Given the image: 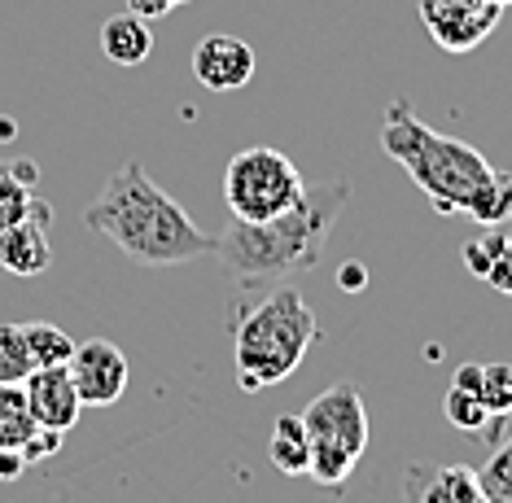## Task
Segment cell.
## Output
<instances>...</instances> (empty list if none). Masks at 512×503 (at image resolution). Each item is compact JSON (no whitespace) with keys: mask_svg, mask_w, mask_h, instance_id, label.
I'll list each match as a JSON object with an SVG mask.
<instances>
[{"mask_svg":"<svg viewBox=\"0 0 512 503\" xmlns=\"http://www.w3.org/2000/svg\"><path fill=\"white\" fill-rule=\"evenodd\" d=\"M442 412H447V420H451L456 429H464V434L491 438V429H495V416L486 412L482 394L460 390V385H451V390H447V403H442Z\"/></svg>","mask_w":512,"mask_h":503,"instance_id":"18","label":"cell"},{"mask_svg":"<svg viewBox=\"0 0 512 503\" xmlns=\"http://www.w3.org/2000/svg\"><path fill=\"white\" fill-rule=\"evenodd\" d=\"M31 377V355L22 342V324H0V385H22Z\"/></svg>","mask_w":512,"mask_h":503,"instance_id":"19","label":"cell"},{"mask_svg":"<svg viewBox=\"0 0 512 503\" xmlns=\"http://www.w3.org/2000/svg\"><path fill=\"white\" fill-rule=\"evenodd\" d=\"M368 285V267L364 263H342L337 267V289H342V294H359V289Z\"/></svg>","mask_w":512,"mask_h":503,"instance_id":"25","label":"cell"},{"mask_svg":"<svg viewBox=\"0 0 512 503\" xmlns=\"http://www.w3.org/2000/svg\"><path fill=\"white\" fill-rule=\"evenodd\" d=\"M101 53H106L114 66H141V62H149V53H154V31H149V22L136 18L132 9L114 14L106 27H101Z\"/></svg>","mask_w":512,"mask_h":503,"instance_id":"13","label":"cell"},{"mask_svg":"<svg viewBox=\"0 0 512 503\" xmlns=\"http://www.w3.org/2000/svg\"><path fill=\"white\" fill-rule=\"evenodd\" d=\"M84 224L141 267H184L215 254V237H206L189 210L149 180L141 162H127L110 175L97 202L84 210Z\"/></svg>","mask_w":512,"mask_h":503,"instance_id":"3","label":"cell"},{"mask_svg":"<svg viewBox=\"0 0 512 503\" xmlns=\"http://www.w3.org/2000/svg\"><path fill=\"white\" fill-rule=\"evenodd\" d=\"M62 438L66 434H57V429H44V425H36V434H31L27 442H22V460L27 464H40V460H53L57 455V447H62Z\"/></svg>","mask_w":512,"mask_h":503,"instance_id":"23","label":"cell"},{"mask_svg":"<svg viewBox=\"0 0 512 503\" xmlns=\"http://www.w3.org/2000/svg\"><path fill=\"white\" fill-rule=\"evenodd\" d=\"M495 5H512V0H495Z\"/></svg>","mask_w":512,"mask_h":503,"instance_id":"30","label":"cell"},{"mask_svg":"<svg viewBox=\"0 0 512 503\" xmlns=\"http://www.w3.org/2000/svg\"><path fill=\"white\" fill-rule=\"evenodd\" d=\"M302 189H307L302 171L272 145L241 149L224 171V202L232 210V219H246V224H263V219L285 215L302 197Z\"/></svg>","mask_w":512,"mask_h":503,"instance_id":"6","label":"cell"},{"mask_svg":"<svg viewBox=\"0 0 512 503\" xmlns=\"http://www.w3.org/2000/svg\"><path fill=\"white\" fill-rule=\"evenodd\" d=\"M504 245H508L504 232H482L477 241H464L460 259H464V267H469L477 280H486V272H491V263L499 259V250H504Z\"/></svg>","mask_w":512,"mask_h":503,"instance_id":"22","label":"cell"},{"mask_svg":"<svg viewBox=\"0 0 512 503\" xmlns=\"http://www.w3.org/2000/svg\"><path fill=\"white\" fill-rule=\"evenodd\" d=\"M193 75L211 92H237L254 79V49L237 35H206L193 49Z\"/></svg>","mask_w":512,"mask_h":503,"instance_id":"10","label":"cell"},{"mask_svg":"<svg viewBox=\"0 0 512 503\" xmlns=\"http://www.w3.org/2000/svg\"><path fill=\"white\" fill-rule=\"evenodd\" d=\"M22 342H27V355H31V368H57L71 359L75 350V337L57 324H44V320H31L22 324Z\"/></svg>","mask_w":512,"mask_h":503,"instance_id":"16","label":"cell"},{"mask_svg":"<svg viewBox=\"0 0 512 503\" xmlns=\"http://www.w3.org/2000/svg\"><path fill=\"white\" fill-rule=\"evenodd\" d=\"M36 180H40V167L31 158L0 162V232L9 224H18L22 215H31V206H36Z\"/></svg>","mask_w":512,"mask_h":503,"instance_id":"14","label":"cell"},{"mask_svg":"<svg viewBox=\"0 0 512 503\" xmlns=\"http://www.w3.org/2000/svg\"><path fill=\"white\" fill-rule=\"evenodd\" d=\"M66 372H71L79 403L84 407H110L123 399L127 381H132V368H127V355L106 337H92V342H75L71 359H66Z\"/></svg>","mask_w":512,"mask_h":503,"instance_id":"8","label":"cell"},{"mask_svg":"<svg viewBox=\"0 0 512 503\" xmlns=\"http://www.w3.org/2000/svg\"><path fill=\"white\" fill-rule=\"evenodd\" d=\"M346 202H351L346 180L307 184L285 215L263 219V224L232 219L215 237V259L241 285H272V280H285L294 272H311L329 250V237Z\"/></svg>","mask_w":512,"mask_h":503,"instance_id":"2","label":"cell"},{"mask_svg":"<svg viewBox=\"0 0 512 503\" xmlns=\"http://www.w3.org/2000/svg\"><path fill=\"white\" fill-rule=\"evenodd\" d=\"M403 503H491V499H486L477 469H469V464H438V469L412 464L403 473Z\"/></svg>","mask_w":512,"mask_h":503,"instance_id":"12","label":"cell"},{"mask_svg":"<svg viewBox=\"0 0 512 503\" xmlns=\"http://www.w3.org/2000/svg\"><path fill=\"white\" fill-rule=\"evenodd\" d=\"M49 224H53V206L36 197L31 215H22L18 224H9L0 232V267L9 276H44L53 263V241H49Z\"/></svg>","mask_w":512,"mask_h":503,"instance_id":"9","label":"cell"},{"mask_svg":"<svg viewBox=\"0 0 512 503\" xmlns=\"http://www.w3.org/2000/svg\"><path fill=\"white\" fill-rule=\"evenodd\" d=\"M267 455L285 477H307L311 469V438L302 416H281L272 425V442H267Z\"/></svg>","mask_w":512,"mask_h":503,"instance_id":"15","label":"cell"},{"mask_svg":"<svg viewBox=\"0 0 512 503\" xmlns=\"http://www.w3.org/2000/svg\"><path fill=\"white\" fill-rule=\"evenodd\" d=\"M504 5L495 0H421V22L429 40L447 53H473L499 27Z\"/></svg>","mask_w":512,"mask_h":503,"instance_id":"7","label":"cell"},{"mask_svg":"<svg viewBox=\"0 0 512 503\" xmlns=\"http://www.w3.org/2000/svg\"><path fill=\"white\" fill-rule=\"evenodd\" d=\"M127 9H132L136 18L154 22V18H162V14H171V0H127Z\"/></svg>","mask_w":512,"mask_h":503,"instance_id":"27","label":"cell"},{"mask_svg":"<svg viewBox=\"0 0 512 503\" xmlns=\"http://www.w3.org/2000/svg\"><path fill=\"white\" fill-rule=\"evenodd\" d=\"M31 434H36V416H31L27 390L0 385V447H22Z\"/></svg>","mask_w":512,"mask_h":503,"instance_id":"17","label":"cell"},{"mask_svg":"<svg viewBox=\"0 0 512 503\" xmlns=\"http://www.w3.org/2000/svg\"><path fill=\"white\" fill-rule=\"evenodd\" d=\"M477 482H482L491 503H512V438L504 447H499V442L491 447V460L477 469Z\"/></svg>","mask_w":512,"mask_h":503,"instance_id":"20","label":"cell"},{"mask_svg":"<svg viewBox=\"0 0 512 503\" xmlns=\"http://www.w3.org/2000/svg\"><path fill=\"white\" fill-rule=\"evenodd\" d=\"M320 342V320L307 307V298L289 285H276L267 298L246 307L232 324V364L237 385L246 394L272 390L307 359V350Z\"/></svg>","mask_w":512,"mask_h":503,"instance_id":"4","label":"cell"},{"mask_svg":"<svg viewBox=\"0 0 512 503\" xmlns=\"http://www.w3.org/2000/svg\"><path fill=\"white\" fill-rule=\"evenodd\" d=\"M22 390H27V403H31V416H36V425L44 429H57V434H71L79 425V412H84V403H79V390L71 381V372L66 364L57 368H31V377L22 381Z\"/></svg>","mask_w":512,"mask_h":503,"instance_id":"11","label":"cell"},{"mask_svg":"<svg viewBox=\"0 0 512 503\" xmlns=\"http://www.w3.org/2000/svg\"><path fill=\"white\" fill-rule=\"evenodd\" d=\"M381 149L412 175L438 215H469L486 228L512 219V175L495 171L482 149L442 136L416 119L412 101L394 97L381 123Z\"/></svg>","mask_w":512,"mask_h":503,"instance_id":"1","label":"cell"},{"mask_svg":"<svg viewBox=\"0 0 512 503\" xmlns=\"http://www.w3.org/2000/svg\"><path fill=\"white\" fill-rule=\"evenodd\" d=\"M176 5H189V0H171V9H176Z\"/></svg>","mask_w":512,"mask_h":503,"instance_id":"29","label":"cell"},{"mask_svg":"<svg viewBox=\"0 0 512 503\" xmlns=\"http://www.w3.org/2000/svg\"><path fill=\"white\" fill-rule=\"evenodd\" d=\"M451 385H460V390H482V364H464L456 377H451Z\"/></svg>","mask_w":512,"mask_h":503,"instance_id":"28","label":"cell"},{"mask_svg":"<svg viewBox=\"0 0 512 503\" xmlns=\"http://www.w3.org/2000/svg\"><path fill=\"white\" fill-rule=\"evenodd\" d=\"M486 285L512 298V237H508L504 250H499V259L491 263V272H486Z\"/></svg>","mask_w":512,"mask_h":503,"instance_id":"24","label":"cell"},{"mask_svg":"<svg viewBox=\"0 0 512 503\" xmlns=\"http://www.w3.org/2000/svg\"><path fill=\"white\" fill-rule=\"evenodd\" d=\"M311 438V469L307 477L329 495H342L351 482L355 464L368 451V412H364V394L355 381H337L324 394L307 403L302 412Z\"/></svg>","mask_w":512,"mask_h":503,"instance_id":"5","label":"cell"},{"mask_svg":"<svg viewBox=\"0 0 512 503\" xmlns=\"http://www.w3.org/2000/svg\"><path fill=\"white\" fill-rule=\"evenodd\" d=\"M482 403L495 416V425H504L512 412V364H482Z\"/></svg>","mask_w":512,"mask_h":503,"instance_id":"21","label":"cell"},{"mask_svg":"<svg viewBox=\"0 0 512 503\" xmlns=\"http://www.w3.org/2000/svg\"><path fill=\"white\" fill-rule=\"evenodd\" d=\"M22 469H27L22 451H18V447H0V482H14Z\"/></svg>","mask_w":512,"mask_h":503,"instance_id":"26","label":"cell"}]
</instances>
